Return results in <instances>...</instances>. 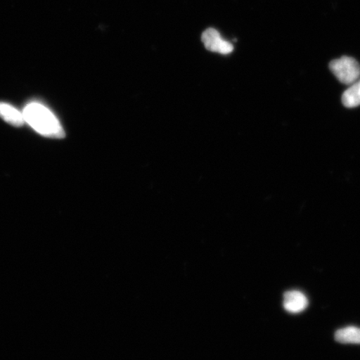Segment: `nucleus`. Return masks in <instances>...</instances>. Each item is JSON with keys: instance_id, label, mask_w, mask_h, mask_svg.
<instances>
[{"instance_id": "nucleus-1", "label": "nucleus", "mask_w": 360, "mask_h": 360, "mask_svg": "<svg viewBox=\"0 0 360 360\" xmlns=\"http://www.w3.org/2000/svg\"><path fill=\"white\" fill-rule=\"evenodd\" d=\"M25 121L31 126L36 132L43 136L62 139L65 136L60 121L56 115L39 103H31L25 107L24 112Z\"/></svg>"}, {"instance_id": "nucleus-2", "label": "nucleus", "mask_w": 360, "mask_h": 360, "mask_svg": "<svg viewBox=\"0 0 360 360\" xmlns=\"http://www.w3.org/2000/svg\"><path fill=\"white\" fill-rule=\"evenodd\" d=\"M330 68L341 83L351 84L359 78L360 66L353 58L345 56L338 58L330 63Z\"/></svg>"}, {"instance_id": "nucleus-3", "label": "nucleus", "mask_w": 360, "mask_h": 360, "mask_svg": "<svg viewBox=\"0 0 360 360\" xmlns=\"http://www.w3.org/2000/svg\"><path fill=\"white\" fill-rule=\"evenodd\" d=\"M202 44L207 51L229 55L233 51V45L222 38L218 30L213 28L207 29L201 36Z\"/></svg>"}, {"instance_id": "nucleus-4", "label": "nucleus", "mask_w": 360, "mask_h": 360, "mask_svg": "<svg viewBox=\"0 0 360 360\" xmlns=\"http://www.w3.org/2000/svg\"><path fill=\"white\" fill-rule=\"evenodd\" d=\"M308 304L307 297L300 291H288L283 295V308L289 313L303 312L307 308Z\"/></svg>"}, {"instance_id": "nucleus-5", "label": "nucleus", "mask_w": 360, "mask_h": 360, "mask_svg": "<svg viewBox=\"0 0 360 360\" xmlns=\"http://www.w3.org/2000/svg\"><path fill=\"white\" fill-rule=\"evenodd\" d=\"M0 118L15 127H21L25 122L22 112L8 103L2 102H0Z\"/></svg>"}, {"instance_id": "nucleus-6", "label": "nucleus", "mask_w": 360, "mask_h": 360, "mask_svg": "<svg viewBox=\"0 0 360 360\" xmlns=\"http://www.w3.org/2000/svg\"><path fill=\"white\" fill-rule=\"evenodd\" d=\"M335 337L341 344L360 345V328L353 326L340 328L336 331Z\"/></svg>"}, {"instance_id": "nucleus-7", "label": "nucleus", "mask_w": 360, "mask_h": 360, "mask_svg": "<svg viewBox=\"0 0 360 360\" xmlns=\"http://www.w3.org/2000/svg\"><path fill=\"white\" fill-rule=\"evenodd\" d=\"M342 102L348 108L360 105V80L349 87L342 96Z\"/></svg>"}]
</instances>
